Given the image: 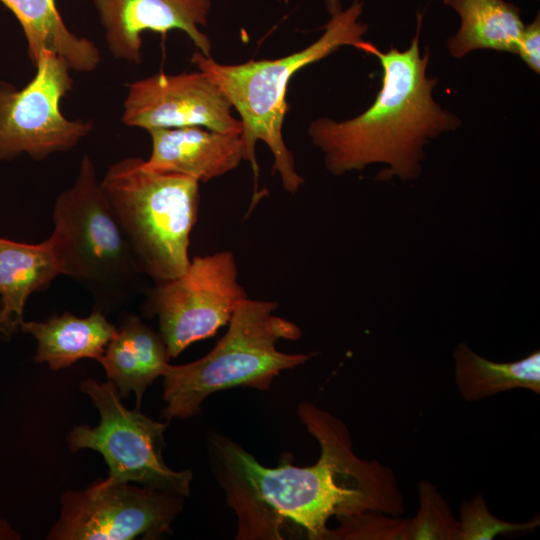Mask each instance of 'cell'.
Returning a JSON list of instances; mask_svg holds the SVG:
<instances>
[{
  "label": "cell",
  "instance_id": "obj_13",
  "mask_svg": "<svg viewBox=\"0 0 540 540\" xmlns=\"http://www.w3.org/2000/svg\"><path fill=\"white\" fill-rule=\"evenodd\" d=\"M152 152L143 167L150 171L187 175L208 182L237 168L244 160L241 135L198 126L148 132Z\"/></svg>",
  "mask_w": 540,
  "mask_h": 540
},
{
  "label": "cell",
  "instance_id": "obj_2",
  "mask_svg": "<svg viewBox=\"0 0 540 540\" xmlns=\"http://www.w3.org/2000/svg\"><path fill=\"white\" fill-rule=\"evenodd\" d=\"M419 27L409 48L382 52L369 42L360 48L378 57L382 67L380 90L368 109L345 121L321 117L307 134L321 150L327 170L336 176L382 163L389 166L377 179L393 176L416 178L421 172L424 146L444 132L453 131L460 119L433 97L437 78L427 77L430 53L420 55Z\"/></svg>",
  "mask_w": 540,
  "mask_h": 540
},
{
  "label": "cell",
  "instance_id": "obj_3",
  "mask_svg": "<svg viewBox=\"0 0 540 540\" xmlns=\"http://www.w3.org/2000/svg\"><path fill=\"white\" fill-rule=\"evenodd\" d=\"M329 20L323 34L304 49L277 59L221 64L200 51L191 62L214 81L240 114L244 160L255 176L258 165L255 147L264 142L274 157L273 172L279 174L286 192L295 194L304 183L296 170L294 156L284 142L282 126L288 105L286 94L291 78L302 68L334 53L342 46L358 49L366 42L368 26L360 20L364 4L359 0L343 8L340 0H326Z\"/></svg>",
  "mask_w": 540,
  "mask_h": 540
},
{
  "label": "cell",
  "instance_id": "obj_11",
  "mask_svg": "<svg viewBox=\"0 0 540 540\" xmlns=\"http://www.w3.org/2000/svg\"><path fill=\"white\" fill-rule=\"evenodd\" d=\"M122 122L154 129L198 126L241 135L243 125L220 87L204 72L156 73L128 86Z\"/></svg>",
  "mask_w": 540,
  "mask_h": 540
},
{
  "label": "cell",
  "instance_id": "obj_5",
  "mask_svg": "<svg viewBox=\"0 0 540 540\" xmlns=\"http://www.w3.org/2000/svg\"><path fill=\"white\" fill-rule=\"evenodd\" d=\"M52 220L48 240L61 274L90 293L93 310L108 315L140 294L145 274L108 206L89 155H83L73 184L56 198Z\"/></svg>",
  "mask_w": 540,
  "mask_h": 540
},
{
  "label": "cell",
  "instance_id": "obj_21",
  "mask_svg": "<svg viewBox=\"0 0 540 540\" xmlns=\"http://www.w3.org/2000/svg\"><path fill=\"white\" fill-rule=\"evenodd\" d=\"M460 540H491L496 535L529 531L539 525V518L524 523H512L495 517L482 494L465 501L460 509Z\"/></svg>",
  "mask_w": 540,
  "mask_h": 540
},
{
  "label": "cell",
  "instance_id": "obj_18",
  "mask_svg": "<svg viewBox=\"0 0 540 540\" xmlns=\"http://www.w3.org/2000/svg\"><path fill=\"white\" fill-rule=\"evenodd\" d=\"M461 19L447 41L450 54L462 58L478 49L517 54L524 30L520 8L504 0H443Z\"/></svg>",
  "mask_w": 540,
  "mask_h": 540
},
{
  "label": "cell",
  "instance_id": "obj_16",
  "mask_svg": "<svg viewBox=\"0 0 540 540\" xmlns=\"http://www.w3.org/2000/svg\"><path fill=\"white\" fill-rule=\"evenodd\" d=\"M20 330L37 341L35 361L60 370L84 358L99 361L116 326L107 320V315L93 310L87 317L64 312L41 322L24 321Z\"/></svg>",
  "mask_w": 540,
  "mask_h": 540
},
{
  "label": "cell",
  "instance_id": "obj_15",
  "mask_svg": "<svg viewBox=\"0 0 540 540\" xmlns=\"http://www.w3.org/2000/svg\"><path fill=\"white\" fill-rule=\"evenodd\" d=\"M59 275L60 264L48 239L27 244L0 237L1 338L10 339L20 330L28 297Z\"/></svg>",
  "mask_w": 540,
  "mask_h": 540
},
{
  "label": "cell",
  "instance_id": "obj_1",
  "mask_svg": "<svg viewBox=\"0 0 540 540\" xmlns=\"http://www.w3.org/2000/svg\"><path fill=\"white\" fill-rule=\"evenodd\" d=\"M297 411L320 447L310 466L285 457L266 467L232 439L208 435L212 474L237 519L235 539L342 540L364 514L404 512L394 472L378 460L360 458L344 422L310 402H301Z\"/></svg>",
  "mask_w": 540,
  "mask_h": 540
},
{
  "label": "cell",
  "instance_id": "obj_14",
  "mask_svg": "<svg viewBox=\"0 0 540 540\" xmlns=\"http://www.w3.org/2000/svg\"><path fill=\"white\" fill-rule=\"evenodd\" d=\"M98 362L121 398L135 393L139 408L147 387L167 370L169 356L160 333L129 314L116 327Z\"/></svg>",
  "mask_w": 540,
  "mask_h": 540
},
{
  "label": "cell",
  "instance_id": "obj_9",
  "mask_svg": "<svg viewBox=\"0 0 540 540\" xmlns=\"http://www.w3.org/2000/svg\"><path fill=\"white\" fill-rule=\"evenodd\" d=\"M36 74L25 87L0 82V162L26 153L35 160L72 149L93 129L91 121H72L61 112L71 90L66 62L43 52Z\"/></svg>",
  "mask_w": 540,
  "mask_h": 540
},
{
  "label": "cell",
  "instance_id": "obj_20",
  "mask_svg": "<svg viewBox=\"0 0 540 540\" xmlns=\"http://www.w3.org/2000/svg\"><path fill=\"white\" fill-rule=\"evenodd\" d=\"M419 510L407 519L402 540H460V523L436 487L428 481L418 483Z\"/></svg>",
  "mask_w": 540,
  "mask_h": 540
},
{
  "label": "cell",
  "instance_id": "obj_8",
  "mask_svg": "<svg viewBox=\"0 0 540 540\" xmlns=\"http://www.w3.org/2000/svg\"><path fill=\"white\" fill-rule=\"evenodd\" d=\"M246 298L233 253L220 251L194 257L182 275L157 284L147 293L143 313L157 317L172 359L228 325Z\"/></svg>",
  "mask_w": 540,
  "mask_h": 540
},
{
  "label": "cell",
  "instance_id": "obj_22",
  "mask_svg": "<svg viewBox=\"0 0 540 540\" xmlns=\"http://www.w3.org/2000/svg\"><path fill=\"white\" fill-rule=\"evenodd\" d=\"M517 54L535 73H540V14L524 27L520 37Z\"/></svg>",
  "mask_w": 540,
  "mask_h": 540
},
{
  "label": "cell",
  "instance_id": "obj_6",
  "mask_svg": "<svg viewBox=\"0 0 540 540\" xmlns=\"http://www.w3.org/2000/svg\"><path fill=\"white\" fill-rule=\"evenodd\" d=\"M143 159L111 164L101 189L145 276L157 284L182 275L190 264V233L198 217L199 181L150 171Z\"/></svg>",
  "mask_w": 540,
  "mask_h": 540
},
{
  "label": "cell",
  "instance_id": "obj_10",
  "mask_svg": "<svg viewBox=\"0 0 540 540\" xmlns=\"http://www.w3.org/2000/svg\"><path fill=\"white\" fill-rule=\"evenodd\" d=\"M61 503L60 517L47 539H158L171 532L184 501L178 495L106 478L84 491L65 492Z\"/></svg>",
  "mask_w": 540,
  "mask_h": 540
},
{
  "label": "cell",
  "instance_id": "obj_17",
  "mask_svg": "<svg viewBox=\"0 0 540 540\" xmlns=\"http://www.w3.org/2000/svg\"><path fill=\"white\" fill-rule=\"evenodd\" d=\"M16 16L24 31L28 56L36 66L43 52L61 57L70 70L91 72L101 55L86 37L72 33L64 24L55 0H0Z\"/></svg>",
  "mask_w": 540,
  "mask_h": 540
},
{
  "label": "cell",
  "instance_id": "obj_12",
  "mask_svg": "<svg viewBox=\"0 0 540 540\" xmlns=\"http://www.w3.org/2000/svg\"><path fill=\"white\" fill-rule=\"evenodd\" d=\"M114 58L140 64L142 33L181 30L205 56L211 41L200 30L207 25L211 0H92Z\"/></svg>",
  "mask_w": 540,
  "mask_h": 540
},
{
  "label": "cell",
  "instance_id": "obj_19",
  "mask_svg": "<svg viewBox=\"0 0 540 540\" xmlns=\"http://www.w3.org/2000/svg\"><path fill=\"white\" fill-rule=\"evenodd\" d=\"M456 387L466 401L522 388L540 394V352L507 363L493 362L459 343L453 353Z\"/></svg>",
  "mask_w": 540,
  "mask_h": 540
},
{
  "label": "cell",
  "instance_id": "obj_7",
  "mask_svg": "<svg viewBox=\"0 0 540 540\" xmlns=\"http://www.w3.org/2000/svg\"><path fill=\"white\" fill-rule=\"evenodd\" d=\"M80 388L100 414L97 426H75L67 436L71 451L92 449L99 452L112 482H129L188 497L193 473L175 471L163 460L167 424L155 421L138 409L124 406L116 386L110 382L86 379Z\"/></svg>",
  "mask_w": 540,
  "mask_h": 540
},
{
  "label": "cell",
  "instance_id": "obj_4",
  "mask_svg": "<svg viewBox=\"0 0 540 540\" xmlns=\"http://www.w3.org/2000/svg\"><path fill=\"white\" fill-rule=\"evenodd\" d=\"M278 303L246 298L236 308L224 336L205 356L170 365L163 375L162 416L166 423L198 415L212 394L232 389H270L283 371L307 362L313 354L277 349L279 340L301 338V329L275 314Z\"/></svg>",
  "mask_w": 540,
  "mask_h": 540
}]
</instances>
